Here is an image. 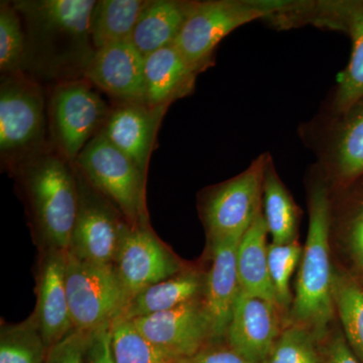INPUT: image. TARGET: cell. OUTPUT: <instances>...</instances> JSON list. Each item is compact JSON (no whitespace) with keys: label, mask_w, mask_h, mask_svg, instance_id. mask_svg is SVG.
Masks as SVG:
<instances>
[{"label":"cell","mask_w":363,"mask_h":363,"mask_svg":"<svg viewBox=\"0 0 363 363\" xmlns=\"http://www.w3.org/2000/svg\"><path fill=\"white\" fill-rule=\"evenodd\" d=\"M25 26L26 45L21 72L57 84L84 78L94 56L91 14L94 0L13 1Z\"/></svg>","instance_id":"cell-1"},{"label":"cell","mask_w":363,"mask_h":363,"mask_svg":"<svg viewBox=\"0 0 363 363\" xmlns=\"http://www.w3.org/2000/svg\"><path fill=\"white\" fill-rule=\"evenodd\" d=\"M332 211L328 187L313 183L309 193V226L300 260L289 323L304 327L324 341L335 316L334 267L331 262Z\"/></svg>","instance_id":"cell-2"},{"label":"cell","mask_w":363,"mask_h":363,"mask_svg":"<svg viewBox=\"0 0 363 363\" xmlns=\"http://www.w3.org/2000/svg\"><path fill=\"white\" fill-rule=\"evenodd\" d=\"M43 247L68 252L79 209L73 162L51 145L13 171Z\"/></svg>","instance_id":"cell-3"},{"label":"cell","mask_w":363,"mask_h":363,"mask_svg":"<svg viewBox=\"0 0 363 363\" xmlns=\"http://www.w3.org/2000/svg\"><path fill=\"white\" fill-rule=\"evenodd\" d=\"M48 106L42 86L20 73L1 75L0 157L13 173L21 164L50 145Z\"/></svg>","instance_id":"cell-4"},{"label":"cell","mask_w":363,"mask_h":363,"mask_svg":"<svg viewBox=\"0 0 363 363\" xmlns=\"http://www.w3.org/2000/svg\"><path fill=\"white\" fill-rule=\"evenodd\" d=\"M295 2L207 0L195 1L174 45L191 65L201 71L212 65L215 48L240 26L286 13Z\"/></svg>","instance_id":"cell-5"},{"label":"cell","mask_w":363,"mask_h":363,"mask_svg":"<svg viewBox=\"0 0 363 363\" xmlns=\"http://www.w3.org/2000/svg\"><path fill=\"white\" fill-rule=\"evenodd\" d=\"M74 164L117 208L128 225L149 224L145 202L147 175L116 149L102 131L85 145Z\"/></svg>","instance_id":"cell-6"},{"label":"cell","mask_w":363,"mask_h":363,"mask_svg":"<svg viewBox=\"0 0 363 363\" xmlns=\"http://www.w3.org/2000/svg\"><path fill=\"white\" fill-rule=\"evenodd\" d=\"M111 108L85 77L54 84L48 100L50 145L75 162L102 130Z\"/></svg>","instance_id":"cell-7"},{"label":"cell","mask_w":363,"mask_h":363,"mask_svg":"<svg viewBox=\"0 0 363 363\" xmlns=\"http://www.w3.org/2000/svg\"><path fill=\"white\" fill-rule=\"evenodd\" d=\"M262 155L245 172L208 189L200 214L209 241L241 238L262 208V183L269 160Z\"/></svg>","instance_id":"cell-8"},{"label":"cell","mask_w":363,"mask_h":363,"mask_svg":"<svg viewBox=\"0 0 363 363\" xmlns=\"http://www.w3.org/2000/svg\"><path fill=\"white\" fill-rule=\"evenodd\" d=\"M66 289L74 328L84 333L113 323L128 304L114 266L82 262L68 252Z\"/></svg>","instance_id":"cell-9"},{"label":"cell","mask_w":363,"mask_h":363,"mask_svg":"<svg viewBox=\"0 0 363 363\" xmlns=\"http://www.w3.org/2000/svg\"><path fill=\"white\" fill-rule=\"evenodd\" d=\"M73 166L78 184L79 209L68 252L82 262L113 266L126 221L74 162Z\"/></svg>","instance_id":"cell-10"},{"label":"cell","mask_w":363,"mask_h":363,"mask_svg":"<svg viewBox=\"0 0 363 363\" xmlns=\"http://www.w3.org/2000/svg\"><path fill=\"white\" fill-rule=\"evenodd\" d=\"M113 266L128 303L145 289L186 269L150 223L125 224Z\"/></svg>","instance_id":"cell-11"},{"label":"cell","mask_w":363,"mask_h":363,"mask_svg":"<svg viewBox=\"0 0 363 363\" xmlns=\"http://www.w3.org/2000/svg\"><path fill=\"white\" fill-rule=\"evenodd\" d=\"M131 322L169 362L192 357L213 342L202 298Z\"/></svg>","instance_id":"cell-12"},{"label":"cell","mask_w":363,"mask_h":363,"mask_svg":"<svg viewBox=\"0 0 363 363\" xmlns=\"http://www.w3.org/2000/svg\"><path fill=\"white\" fill-rule=\"evenodd\" d=\"M169 105L150 106L145 102H116L102 133L130 157L145 175L156 147L157 133Z\"/></svg>","instance_id":"cell-13"},{"label":"cell","mask_w":363,"mask_h":363,"mask_svg":"<svg viewBox=\"0 0 363 363\" xmlns=\"http://www.w3.org/2000/svg\"><path fill=\"white\" fill-rule=\"evenodd\" d=\"M67 252L43 247L38 267L37 305L32 316L47 347L74 330L66 289Z\"/></svg>","instance_id":"cell-14"},{"label":"cell","mask_w":363,"mask_h":363,"mask_svg":"<svg viewBox=\"0 0 363 363\" xmlns=\"http://www.w3.org/2000/svg\"><path fill=\"white\" fill-rule=\"evenodd\" d=\"M279 310L241 290L226 333V343L248 360L262 363L281 334Z\"/></svg>","instance_id":"cell-15"},{"label":"cell","mask_w":363,"mask_h":363,"mask_svg":"<svg viewBox=\"0 0 363 363\" xmlns=\"http://www.w3.org/2000/svg\"><path fill=\"white\" fill-rule=\"evenodd\" d=\"M84 77L117 102L145 99V57L130 40L97 49Z\"/></svg>","instance_id":"cell-16"},{"label":"cell","mask_w":363,"mask_h":363,"mask_svg":"<svg viewBox=\"0 0 363 363\" xmlns=\"http://www.w3.org/2000/svg\"><path fill=\"white\" fill-rule=\"evenodd\" d=\"M240 240L209 241L211 262L204 274L202 301L211 324L213 342L225 339L234 304L240 291L236 260Z\"/></svg>","instance_id":"cell-17"},{"label":"cell","mask_w":363,"mask_h":363,"mask_svg":"<svg viewBox=\"0 0 363 363\" xmlns=\"http://www.w3.org/2000/svg\"><path fill=\"white\" fill-rule=\"evenodd\" d=\"M314 7L315 20L344 28L352 40L350 63L334 98L336 111L343 114L363 99V1L321 2Z\"/></svg>","instance_id":"cell-18"},{"label":"cell","mask_w":363,"mask_h":363,"mask_svg":"<svg viewBox=\"0 0 363 363\" xmlns=\"http://www.w3.org/2000/svg\"><path fill=\"white\" fill-rule=\"evenodd\" d=\"M201 72L191 65L174 44L152 52L145 58L143 102L150 106H161L187 96Z\"/></svg>","instance_id":"cell-19"},{"label":"cell","mask_w":363,"mask_h":363,"mask_svg":"<svg viewBox=\"0 0 363 363\" xmlns=\"http://www.w3.org/2000/svg\"><path fill=\"white\" fill-rule=\"evenodd\" d=\"M194 4L185 0H150L136 23L131 42L145 58L173 45Z\"/></svg>","instance_id":"cell-20"},{"label":"cell","mask_w":363,"mask_h":363,"mask_svg":"<svg viewBox=\"0 0 363 363\" xmlns=\"http://www.w3.org/2000/svg\"><path fill=\"white\" fill-rule=\"evenodd\" d=\"M267 234L269 230L262 208L238 245V279L241 290L278 307L269 277Z\"/></svg>","instance_id":"cell-21"},{"label":"cell","mask_w":363,"mask_h":363,"mask_svg":"<svg viewBox=\"0 0 363 363\" xmlns=\"http://www.w3.org/2000/svg\"><path fill=\"white\" fill-rule=\"evenodd\" d=\"M205 276L194 269H184L180 274L150 286L131 298L119 319L133 320L175 309L202 298Z\"/></svg>","instance_id":"cell-22"},{"label":"cell","mask_w":363,"mask_h":363,"mask_svg":"<svg viewBox=\"0 0 363 363\" xmlns=\"http://www.w3.org/2000/svg\"><path fill=\"white\" fill-rule=\"evenodd\" d=\"M343 116L329 143L326 159L333 176L346 182L363 175V99Z\"/></svg>","instance_id":"cell-23"},{"label":"cell","mask_w":363,"mask_h":363,"mask_svg":"<svg viewBox=\"0 0 363 363\" xmlns=\"http://www.w3.org/2000/svg\"><path fill=\"white\" fill-rule=\"evenodd\" d=\"M262 213L272 242L288 245L297 240L300 213L269 157L262 183Z\"/></svg>","instance_id":"cell-24"},{"label":"cell","mask_w":363,"mask_h":363,"mask_svg":"<svg viewBox=\"0 0 363 363\" xmlns=\"http://www.w3.org/2000/svg\"><path fill=\"white\" fill-rule=\"evenodd\" d=\"M150 0H99L91 14L90 33L95 50L131 39Z\"/></svg>","instance_id":"cell-25"},{"label":"cell","mask_w":363,"mask_h":363,"mask_svg":"<svg viewBox=\"0 0 363 363\" xmlns=\"http://www.w3.org/2000/svg\"><path fill=\"white\" fill-rule=\"evenodd\" d=\"M333 298L344 337L363 363V286L347 272L334 267Z\"/></svg>","instance_id":"cell-26"},{"label":"cell","mask_w":363,"mask_h":363,"mask_svg":"<svg viewBox=\"0 0 363 363\" xmlns=\"http://www.w3.org/2000/svg\"><path fill=\"white\" fill-rule=\"evenodd\" d=\"M48 350L33 316L18 324H2L0 363H45Z\"/></svg>","instance_id":"cell-27"},{"label":"cell","mask_w":363,"mask_h":363,"mask_svg":"<svg viewBox=\"0 0 363 363\" xmlns=\"http://www.w3.org/2000/svg\"><path fill=\"white\" fill-rule=\"evenodd\" d=\"M320 343L311 331L289 323L262 363H325Z\"/></svg>","instance_id":"cell-28"},{"label":"cell","mask_w":363,"mask_h":363,"mask_svg":"<svg viewBox=\"0 0 363 363\" xmlns=\"http://www.w3.org/2000/svg\"><path fill=\"white\" fill-rule=\"evenodd\" d=\"M25 26L13 1L0 2V71L20 73L26 55Z\"/></svg>","instance_id":"cell-29"},{"label":"cell","mask_w":363,"mask_h":363,"mask_svg":"<svg viewBox=\"0 0 363 363\" xmlns=\"http://www.w3.org/2000/svg\"><path fill=\"white\" fill-rule=\"evenodd\" d=\"M111 346L116 363L169 362L128 320L117 319L112 323Z\"/></svg>","instance_id":"cell-30"},{"label":"cell","mask_w":363,"mask_h":363,"mask_svg":"<svg viewBox=\"0 0 363 363\" xmlns=\"http://www.w3.org/2000/svg\"><path fill=\"white\" fill-rule=\"evenodd\" d=\"M302 247L298 240L288 245H269V271L277 305L279 311L290 312L293 296L291 279L302 257Z\"/></svg>","instance_id":"cell-31"},{"label":"cell","mask_w":363,"mask_h":363,"mask_svg":"<svg viewBox=\"0 0 363 363\" xmlns=\"http://www.w3.org/2000/svg\"><path fill=\"white\" fill-rule=\"evenodd\" d=\"M88 333L75 330L48 350L45 363H85Z\"/></svg>","instance_id":"cell-32"},{"label":"cell","mask_w":363,"mask_h":363,"mask_svg":"<svg viewBox=\"0 0 363 363\" xmlns=\"http://www.w3.org/2000/svg\"><path fill=\"white\" fill-rule=\"evenodd\" d=\"M173 363V362H172ZM174 363H255L236 352L227 343L212 342L192 357Z\"/></svg>","instance_id":"cell-33"},{"label":"cell","mask_w":363,"mask_h":363,"mask_svg":"<svg viewBox=\"0 0 363 363\" xmlns=\"http://www.w3.org/2000/svg\"><path fill=\"white\" fill-rule=\"evenodd\" d=\"M111 326L88 333L85 347V363H116L111 346Z\"/></svg>","instance_id":"cell-34"},{"label":"cell","mask_w":363,"mask_h":363,"mask_svg":"<svg viewBox=\"0 0 363 363\" xmlns=\"http://www.w3.org/2000/svg\"><path fill=\"white\" fill-rule=\"evenodd\" d=\"M345 231L351 259L363 277V202L348 219Z\"/></svg>","instance_id":"cell-35"},{"label":"cell","mask_w":363,"mask_h":363,"mask_svg":"<svg viewBox=\"0 0 363 363\" xmlns=\"http://www.w3.org/2000/svg\"><path fill=\"white\" fill-rule=\"evenodd\" d=\"M324 341L325 363H360L350 350L342 331L334 330Z\"/></svg>","instance_id":"cell-36"},{"label":"cell","mask_w":363,"mask_h":363,"mask_svg":"<svg viewBox=\"0 0 363 363\" xmlns=\"http://www.w3.org/2000/svg\"><path fill=\"white\" fill-rule=\"evenodd\" d=\"M167 363H172V362H167Z\"/></svg>","instance_id":"cell-37"}]
</instances>
